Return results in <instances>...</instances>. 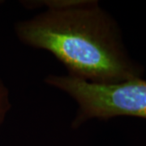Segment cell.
<instances>
[{"instance_id":"obj_3","label":"cell","mask_w":146,"mask_h":146,"mask_svg":"<svg viewBox=\"0 0 146 146\" xmlns=\"http://www.w3.org/2000/svg\"><path fill=\"white\" fill-rule=\"evenodd\" d=\"M11 108L9 91L5 84L0 79V126L3 123Z\"/></svg>"},{"instance_id":"obj_2","label":"cell","mask_w":146,"mask_h":146,"mask_svg":"<svg viewBox=\"0 0 146 146\" xmlns=\"http://www.w3.org/2000/svg\"><path fill=\"white\" fill-rule=\"evenodd\" d=\"M46 83L69 95L78 106L72 126L90 119L130 116L146 119V80L93 84L68 75H50Z\"/></svg>"},{"instance_id":"obj_1","label":"cell","mask_w":146,"mask_h":146,"mask_svg":"<svg viewBox=\"0 0 146 146\" xmlns=\"http://www.w3.org/2000/svg\"><path fill=\"white\" fill-rule=\"evenodd\" d=\"M46 10L15 26L29 46L52 54L68 76L93 84H114L143 77L131 57L117 22L92 0L42 2Z\"/></svg>"}]
</instances>
